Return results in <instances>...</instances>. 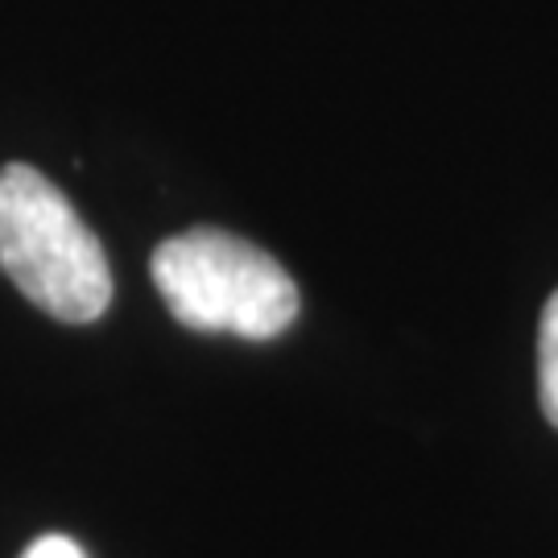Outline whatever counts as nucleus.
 <instances>
[{
    "label": "nucleus",
    "instance_id": "3",
    "mask_svg": "<svg viewBox=\"0 0 558 558\" xmlns=\"http://www.w3.org/2000/svg\"><path fill=\"white\" fill-rule=\"evenodd\" d=\"M538 398L546 422L558 426V290L546 302L538 327Z\"/></svg>",
    "mask_w": 558,
    "mask_h": 558
},
{
    "label": "nucleus",
    "instance_id": "1",
    "mask_svg": "<svg viewBox=\"0 0 558 558\" xmlns=\"http://www.w3.org/2000/svg\"><path fill=\"white\" fill-rule=\"evenodd\" d=\"M0 269L50 319L92 323L112 302V274L96 232L41 170H0Z\"/></svg>",
    "mask_w": 558,
    "mask_h": 558
},
{
    "label": "nucleus",
    "instance_id": "2",
    "mask_svg": "<svg viewBox=\"0 0 558 558\" xmlns=\"http://www.w3.org/2000/svg\"><path fill=\"white\" fill-rule=\"evenodd\" d=\"M154 286L195 331L278 339L299 319V286L265 248L223 228H191L154 253Z\"/></svg>",
    "mask_w": 558,
    "mask_h": 558
},
{
    "label": "nucleus",
    "instance_id": "4",
    "mask_svg": "<svg viewBox=\"0 0 558 558\" xmlns=\"http://www.w3.org/2000/svg\"><path fill=\"white\" fill-rule=\"evenodd\" d=\"M21 558H87V555H83L71 538H62V534H46V538L34 542Z\"/></svg>",
    "mask_w": 558,
    "mask_h": 558
}]
</instances>
